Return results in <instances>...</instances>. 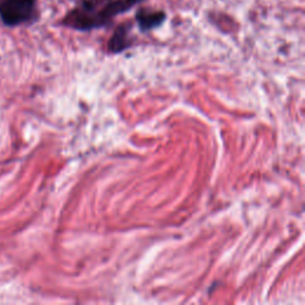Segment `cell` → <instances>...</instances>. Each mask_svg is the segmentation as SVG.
<instances>
[{
    "mask_svg": "<svg viewBox=\"0 0 305 305\" xmlns=\"http://www.w3.org/2000/svg\"><path fill=\"white\" fill-rule=\"evenodd\" d=\"M35 0H4L0 5V16L9 25H17L33 14Z\"/></svg>",
    "mask_w": 305,
    "mask_h": 305,
    "instance_id": "obj_1",
    "label": "cell"
},
{
    "mask_svg": "<svg viewBox=\"0 0 305 305\" xmlns=\"http://www.w3.org/2000/svg\"><path fill=\"white\" fill-rule=\"evenodd\" d=\"M90 11H75L68 16L67 18V24L71 25L72 28L78 29V30H91V29L101 27L106 22L100 17L99 15L91 16L88 14Z\"/></svg>",
    "mask_w": 305,
    "mask_h": 305,
    "instance_id": "obj_2",
    "label": "cell"
},
{
    "mask_svg": "<svg viewBox=\"0 0 305 305\" xmlns=\"http://www.w3.org/2000/svg\"><path fill=\"white\" fill-rule=\"evenodd\" d=\"M128 31L129 29L126 25H120L116 29L109 42V50L111 53H120L129 47Z\"/></svg>",
    "mask_w": 305,
    "mask_h": 305,
    "instance_id": "obj_3",
    "label": "cell"
},
{
    "mask_svg": "<svg viewBox=\"0 0 305 305\" xmlns=\"http://www.w3.org/2000/svg\"><path fill=\"white\" fill-rule=\"evenodd\" d=\"M137 22L139 29L142 31H148L151 29L159 27L166 18L164 12H157V14H145L144 11H139L137 14Z\"/></svg>",
    "mask_w": 305,
    "mask_h": 305,
    "instance_id": "obj_4",
    "label": "cell"
},
{
    "mask_svg": "<svg viewBox=\"0 0 305 305\" xmlns=\"http://www.w3.org/2000/svg\"><path fill=\"white\" fill-rule=\"evenodd\" d=\"M129 8H131V6H130V4L126 2V0L125 2H124V0H117V2H113V3H111V4L107 5L106 8H105L103 11L100 12L99 16L104 19L105 22H107L109 21V18L120 14V12L126 11Z\"/></svg>",
    "mask_w": 305,
    "mask_h": 305,
    "instance_id": "obj_5",
    "label": "cell"
},
{
    "mask_svg": "<svg viewBox=\"0 0 305 305\" xmlns=\"http://www.w3.org/2000/svg\"><path fill=\"white\" fill-rule=\"evenodd\" d=\"M126 2L129 3L130 4V6H132L133 4H136V3H139V2H142V0H126Z\"/></svg>",
    "mask_w": 305,
    "mask_h": 305,
    "instance_id": "obj_6",
    "label": "cell"
}]
</instances>
